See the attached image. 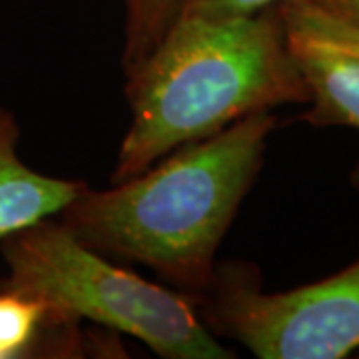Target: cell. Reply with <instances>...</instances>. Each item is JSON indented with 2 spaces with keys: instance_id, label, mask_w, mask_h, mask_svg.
<instances>
[{
  "instance_id": "cell-1",
  "label": "cell",
  "mask_w": 359,
  "mask_h": 359,
  "mask_svg": "<svg viewBox=\"0 0 359 359\" xmlns=\"http://www.w3.org/2000/svg\"><path fill=\"white\" fill-rule=\"evenodd\" d=\"M276 126L271 110L254 112L110 190L84 186L58 222L94 252L142 264L194 299L202 297L216 280L218 248Z\"/></svg>"
},
{
  "instance_id": "cell-2",
  "label": "cell",
  "mask_w": 359,
  "mask_h": 359,
  "mask_svg": "<svg viewBox=\"0 0 359 359\" xmlns=\"http://www.w3.org/2000/svg\"><path fill=\"white\" fill-rule=\"evenodd\" d=\"M126 78L132 118L112 184L244 116L309 102L278 4L242 16H176Z\"/></svg>"
},
{
  "instance_id": "cell-3",
  "label": "cell",
  "mask_w": 359,
  "mask_h": 359,
  "mask_svg": "<svg viewBox=\"0 0 359 359\" xmlns=\"http://www.w3.org/2000/svg\"><path fill=\"white\" fill-rule=\"evenodd\" d=\"M2 290L36 299L48 330L82 320L132 335L160 358H233L196 311L192 295L148 282L84 245L58 219H42L0 242Z\"/></svg>"
},
{
  "instance_id": "cell-4",
  "label": "cell",
  "mask_w": 359,
  "mask_h": 359,
  "mask_svg": "<svg viewBox=\"0 0 359 359\" xmlns=\"http://www.w3.org/2000/svg\"><path fill=\"white\" fill-rule=\"evenodd\" d=\"M205 325L259 359H341L359 351V259L321 282L266 294L244 269L216 271Z\"/></svg>"
},
{
  "instance_id": "cell-5",
  "label": "cell",
  "mask_w": 359,
  "mask_h": 359,
  "mask_svg": "<svg viewBox=\"0 0 359 359\" xmlns=\"http://www.w3.org/2000/svg\"><path fill=\"white\" fill-rule=\"evenodd\" d=\"M283 28L309 92L311 108L304 118L313 126L359 130V54L306 26L283 20Z\"/></svg>"
},
{
  "instance_id": "cell-6",
  "label": "cell",
  "mask_w": 359,
  "mask_h": 359,
  "mask_svg": "<svg viewBox=\"0 0 359 359\" xmlns=\"http://www.w3.org/2000/svg\"><path fill=\"white\" fill-rule=\"evenodd\" d=\"M18 136L20 130L13 114L0 108V242L58 216L86 186L30 170L16 154Z\"/></svg>"
},
{
  "instance_id": "cell-7",
  "label": "cell",
  "mask_w": 359,
  "mask_h": 359,
  "mask_svg": "<svg viewBox=\"0 0 359 359\" xmlns=\"http://www.w3.org/2000/svg\"><path fill=\"white\" fill-rule=\"evenodd\" d=\"M124 4V72L154 50L178 11V0H122Z\"/></svg>"
},
{
  "instance_id": "cell-8",
  "label": "cell",
  "mask_w": 359,
  "mask_h": 359,
  "mask_svg": "<svg viewBox=\"0 0 359 359\" xmlns=\"http://www.w3.org/2000/svg\"><path fill=\"white\" fill-rule=\"evenodd\" d=\"M44 332L56 330L46 327L42 304L0 287V359L22 358L28 351H34Z\"/></svg>"
},
{
  "instance_id": "cell-9",
  "label": "cell",
  "mask_w": 359,
  "mask_h": 359,
  "mask_svg": "<svg viewBox=\"0 0 359 359\" xmlns=\"http://www.w3.org/2000/svg\"><path fill=\"white\" fill-rule=\"evenodd\" d=\"M278 8H280V14L285 22L306 26L347 50L359 54V26L327 13L318 2H313V0H282L278 4Z\"/></svg>"
},
{
  "instance_id": "cell-10",
  "label": "cell",
  "mask_w": 359,
  "mask_h": 359,
  "mask_svg": "<svg viewBox=\"0 0 359 359\" xmlns=\"http://www.w3.org/2000/svg\"><path fill=\"white\" fill-rule=\"evenodd\" d=\"M280 2L282 0H178L176 16H242L259 13Z\"/></svg>"
},
{
  "instance_id": "cell-11",
  "label": "cell",
  "mask_w": 359,
  "mask_h": 359,
  "mask_svg": "<svg viewBox=\"0 0 359 359\" xmlns=\"http://www.w3.org/2000/svg\"><path fill=\"white\" fill-rule=\"evenodd\" d=\"M313 2H318L327 13L359 26V0H313Z\"/></svg>"
}]
</instances>
